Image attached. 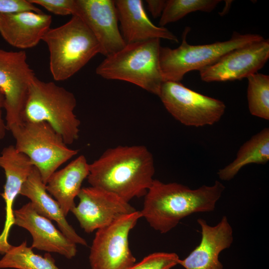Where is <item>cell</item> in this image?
Wrapping results in <instances>:
<instances>
[{"label": "cell", "mask_w": 269, "mask_h": 269, "mask_svg": "<svg viewBox=\"0 0 269 269\" xmlns=\"http://www.w3.org/2000/svg\"><path fill=\"white\" fill-rule=\"evenodd\" d=\"M155 172L152 154L142 145H118L106 149L89 164L88 182L129 202L144 196Z\"/></svg>", "instance_id": "6da1fadb"}, {"label": "cell", "mask_w": 269, "mask_h": 269, "mask_svg": "<svg viewBox=\"0 0 269 269\" xmlns=\"http://www.w3.org/2000/svg\"><path fill=\"white\" fill-rule=\"evenodd\" d=\"M224 189L218 180L212 186L191 189L176 182L154 179L144 195L141 217L154 230L167 233L189 215L214 211Z\"/></svg>", "instance_id": "7a4b0ae2"}, {"label": "cell", "mask_w": 269, "mask_h": 269, "mask_svg": "<svg viewBox=\"0 0 269 269\" xmlns=\"http://www.w3.org/2000/svg\"><path fill=\"white\" fill-rule=\"evenodd\" d=\"M49 53V69L55 81L66 80L100 53L95 36L78 16L50 28L42 38Z\"/></svg>", "instance_id": "3957f363"}, {"label": "cell", "mask_w": 269, "mask_h": 269, "mask_svg": "<svg viewBox=\"0 0 269 269\" xmlns=\"http://www.w3.org/2000/svg\"><path fill=\"white\" fill-rule=\"evenodd\" d=\"M160 39L128 43L97 66L96 74L128 82L158 96L164 82L159 65Z\"/></svg>", "instance_id": "277c9868"}, {"label": "cell", "mask_w": 269, "mask_h": 269, "mask_svg": "<svg viewBox=\"0 0 269 269\" xmlns=\"http://www.w3.org/2000/svg\"><path fill=\"white\" fill-rule=\"evenodd\" d=\"M76 105L73 93L53 82H45L36 76L29 86L23 122H46L67 145L71 144L79 137L81 122L74 113Z\"/></svg>", "instance_id": "5b68a950"}, {"label": "cell", "mask_w": 269, "mask_h": 269, "mask_svg": "<svg viewBox=\"0 0 269 269\" xmlns=\"http://www.w3.org/2000/svg\"><path fill=\"white\" fill-rule=\"evenodd\" d=\"M190 29L189 27H185L181 43L177 48H160L159 65L164 82H180L187 73L193 70L199 71L229 52L264 39L258 34H242L235 32L227 41L193 45L186 40Z\"/></svg>", "instance_id": "8992f818"}, {"label": "cell", "mask_w": 269, "mask_h": 269, "mask_svg": "<svg viewBox=\"0 0 269 269\" xmlns=\"http://www.w3.org/2000/svg\"><path fill=\"white\" fill-rule=\"evenodd\" d=\"M9 131L15 140V148L29 158L45 184L61 165L79 152L69 148L62 136L45 122H24Z\"/></svg>", "instance_id": "52a82bcc"}, {"label": "cell", "mask_w": 269, "mask_h": 269, "mask_svg": "<svg viewBox=\"0 0 269 269\" xmlns=\"http://www.w3.org/2000/svg\"><path fill=\"white\" fill-rule=\"evenodd\" d=\"M158 96L170 115L187 126L212 125L225 111L222 101L195 92L180 82H163Z\"/></svg>", "instance_id": "ba28073f"}, {"label": "cell", "mask_w": 269, "mask_h": 269, "mask_svg": "<svg viewBox=\"0 0 269 269\" xmlns=\"http://www.w3.org/2000/svg\"><path fill=\"white\" fill-rule=\"evenodd\" d=\"M140 218L136 210L96 231L89 257L91 269H128L135 263L129 236Z\"/></svg>", "instance_id": "9c48e42d"}, {"label": "cell", "mask_w": 269, "mask_h": 269, "mask_svg": "<svg viewBox=\"0 0 269 269\" xmlns=\"http://www.w3.org/2000/svg\"><path fill=\"white\" fill-rule=\"evenodd\" d=\"M35 77L27 62L25 51L0 49V90L4 97L7 130L23 123L29 86Z\"/></svg>", "instance_id": "30bf717a"}, {"label": "cell", "mask_w": 269, "mask_h": 269, "mask_svg": "<svg viewBox=\"0 0 269 269\" xmlns=\"http://www.w3.org/2000/svg\"><path fill=\"white\" fill-rule=\"evenodd\" d=\"M79 202L71 211L84 231L90 233L136 210L117 195L90 186L81 188Z\"/></svg>", "instance_id": "8fae6325"}, {"label": "cell", "mask_w": 269, "mask_h": 269, "mask_svg": "<svg viewBox=\"0 0 269 269\" xmlns=\"http://www.w3.org/2000/svg\"><path fill=\"white\" fill-rule=\"evenodd\" d=\"M269 58V40L264 38L236 48L199 71L206 82L241 80L258 73Z\"/></svg>", "instance_id": "7c38bea8"}, {"label": "cell", "mask_w": 269, "mask_h": 269, "mask_svg": "<svg viewBox=\"0 0 269 269\" xmlns=\"http://www.w3.org/2000/svg\"><path fill=\"white\" fill-rule=\"evenodd\" d=\"M74 15L79 17L93 33L106 57L122 49L126 45L118 25L115 0H75Z\"/></svg>", "instance_id": "4fadbf2b"}, {"label": "cell", "mask_w": 269, "mask_h": 269, "mask_svg": "<svg viewBox=\"0 0 269 269\" xmlns=\"http://www.w3.org/2000/svg\"><path fill=\"white\" fill-rule=\"evenodd\" d=\"M13 214L14 225L31 234L32 249L58 253L68 259L76 256V244L58 230L51 220L39 214L30 202L13 210Z\"/></svg>", "instance_id": "5bb4252c"}, {"label": "cell", "mask_w": 269, "mask_h": 269, "mask_svg": "<svg viewBox=\"0 0 269 269\" xmlns=\"http://www.w3.org/2000/svg\"><path fill=\"white\" fill-rule=\"evenodd\" d=\"M0 167L5 176L3 191L0 194L5 203V221L0 234V253L4 255L11 245L7 239L14 225V202L34 166L26 155L17 151L14 146L9 145L4 147L0 154Z\"/></svg>", "instance_id": "9a60e30c"}, {"label": "cell", "mask_w": 269, "mask_h": 269, "mask_svg": "<svg viewBox=\"0 0 269 269\" xmlns=\"http://www.w3.org/2000/svg\"><path fill=\"white\" fill-rule=\"evenodd\" d=\"M201 229V240L189 255L178 264L185 269H223L220 253L230 247L233 241V229L226 216L216 225L211 226L202 219H197Z\"/></svg>", "instance_id": "2e32d148"}, {"label": "cell", "mask_w": 269, "mask_h": 269, "mask_svg": "<svg viewBox=\"0 0 269 269\" xmlns=\"http://www.w3.org/2000/svg\"><path fill=\"white\" fill-rule=\"evenodd\" d=\"M51 23V15L43 12L0 13V34L9 45L24 51L42 40Z\"/></svg>", "instance_id": "e0dca14e"}, {"label": "cell", "mask_w": 269, "mask_h": 269, "mask_svg": "<svg viewBox=\"0 0 269 269\" xmlns=\"http://www.w3.org/2000/svg\"><path fill=\"white\" fill-rule=\"evenodd\" d=\"M115 2L120 31L126 44L156 38L178 42L177 36L168 29L151 22L141 0H116Z\"/></svg>", "instance_id": "ac0fdd59"}, {"label": "cell", "mask_w": 269, "mask_h": 269, "mask_svg": "<svg viewBox=\"0 0 269 269\" xmlns=\"http://www.w3.org/2000/svg\"><path fill=\"white\" fill-rule=\"evenodd\" d=\"M20 195L30 200L33 208L39 214L54 221L60 231L70 240L76 244L87 246L86 241L68 223L58 202L48 194L40 173L35 166L23 183Z\"/></svg>", "instance_id": "d6986e66"}, {"label": "cell", "mask_w": 269, "mask_h": 269, "mask_svg": "<svg viewBox=\"0 0 269 269\" xmlns=\"http://www.w3.org/2000/svg\"><path fill=\"white\" fill-rule=\"evenodd\" d=\"M89 173V163L84 155H80L62 169L54 172L47 180L46 189L54 197L65 216L76 206L75 198Z\"/></svg>", "instance_id": "ffe728a7"}, {"label": "cell", "mask_w": 269, "mask_h": 269, "mask_svg": "<svg viewBox=\"0 0 269 269\" xmlns=\"http://www.w3.org/2000/svg\"><path fill=\"white\" fill-rule=\"evenodd\" d=\"M269 160V129L265 128L254 135L239 149L234 161L219 170L220 179L229 181L233 179L240 169L251 163L264 164Z\"/></svg>", "instance_id": "44dd1931"}, {"label": "cell", "mask_w": 269, "mask_h": 269, "mask_svg": "<svg viewBox=\"0 0 269 269\" xmlns=\"http://www.w3.org/2000/svg\"><path fill=\"white\" fill-rule=\"evenodd\" d=\"M60 269L49 253L43 257L35 254L26 241L17 246L10 245L0 260V269Z\"/></svg>", "instance_id": "7402d4cb"}, {"label": "cell", "mask_w": 269, "mask_h": 269, "mask_svg": "<svg viewBox=\"0 0 269 269\" xmlns=\"http://www.w3.org/2000/svg\"><path fill=\"white\" fill-rule=\"evenodd\" d=\"M247 100L251 115L269 120V76L256 73L247 78Z\"/></svg>", "instance_id": "603a6c76"}, {"label": "cell", "mask_w": 269, "mask_h": 269, "mask_svg": "<svg viewBox=\"0 0 269 269\" xmlns=\"http://www.w3.org/2000/svg\"><path fill=\"white\" fill-rule=\"evenodd\" d=\"M221 0H168L160 16L159 25H164L181 19L188 13L201 11L211 12Z\"/></svg>", "instance_id": "cb8c5ba5"}, {"label": "cell", "mask_w": 269, "mask_h": 269, "mask_svg": "<svg viewBox=\"0 0 269 269\" xmlns=\"http://www.w3.org/2000/svg\"><path fill=\"white\" fill-rule=\"evenodd\" d=\"M179 259L174 253L156 252L145 257L128 269H170L178 264Z\"/></svg>", "instance_id": "d4e9b609"}, {"label": "cell", "mask_w": 269, "mask_h": 269, "mask_svg": "<svg viewBox=\"0 0 269 269\" xmlns=\"http://www.w3.org/2000/svg\"><path fill=\"white\" fill-rule=\"evenodd\" d=\"M35 5L44 7L48 11L59 15H74L75 0H29Z\"/></svg>", "instance_id": "484cf974"}, {"label": "cell", "mask_w": 269, "mask_h": 269, "mask_svg": "<svg viewBox=\"0 0 269 269\" xmlns=\"http://www.w3.org/2000/svg\"><path fill=\"white\" fill-rule=\"evenodd\" d=\"M23 11L37 13L42 11L29 0H0V13H11Z\"/></svg>", "instance_id": "4316f807"}, {"label": "cell", "mask_w": 269, "mask_h": 269, "mask_svg": "<svg viewBox=\"0 0 269 269\" xmlns=\"http://www.w3.org/2000/svg\"><path fill=\"white\" fill-rule=\"evenodd\" d=\"M147 8L154 18L160 16L165 6L166 0H146Z\"/></svg>", "instance_id": "83f0119b"}, {"label": "cell", "mask_w": 269, "mask_h": 269, "mask_svg": "<svg viewBox=\"0 0 269 269\" xmlns=\"http://www.w3.org/2000/svg\"><path fill=\"white\" fill-rule=\"evenodd\" d=\"M4 106V97L2 92L0 90V139H3L7 131L6 123L2 118V111Z\"/></svg>", "instance_id": "f1b7e54d"}]
</instances>
